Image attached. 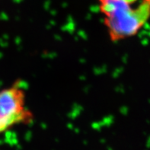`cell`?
Listing matches in <instances>:
<instances>
[{"label": "cell", "mask_w": 150, "mask_h": 150, "mask_svg": "<svg viewBox=\"0 0 150 150\" xmlns=\"http://www.w3.org/2000/svg\"><path fill=\"white\" fill-rule=\"evenodd\" d=\"M104 24L112 41H119L138 33L150 17V0L137 6L124 0H98Z\"/></svg>", "instance_id": "cell-1"}, {"label": "cell", "mask_w": 150, "mask_h": 150, "mask_svg": "<svg viewBox=\"0 0 150 150\" xmlns=\"http://www.w3.org/2000/svg\"><path fill=\"white\" fill-rule=\"evenodd\" d=\"M124 1H126V2H129V3H135V2H137L138 0H124Z\"/></svg>", "instance_id": "cell-3"}, {"label": "cell", "mask_w": 150, "mask_h": 150, "mask_svg": "<svg viewBox=\"0 0 150 150\" xmlns=\"http://www.w3.org/2000/svg\"><path fill=\"white\" fill-rule=\"evenodd\" d=\"M33 117L27 106L25 91L20 84L0 89V134L16 125L30 124Z\"/></svg>", "instance_id": "cell-2"}]
</instances>
